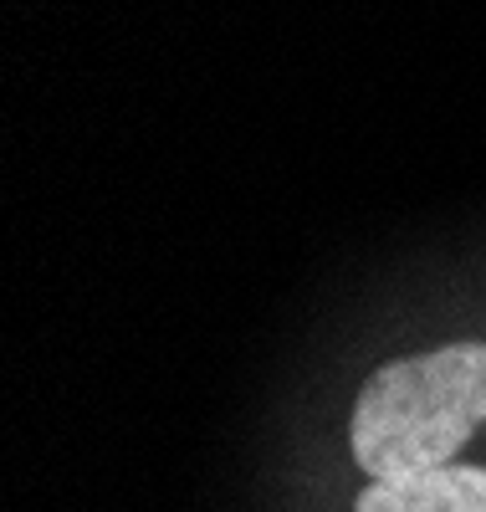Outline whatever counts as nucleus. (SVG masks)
Wrapping results in <instances>:
<instances>
[{"instance_id": "f03ea898", "label": "nucleus", "mask_w": 486, "mask_h": 512, "mask_svg": "<svg viewBox=\"0 0 486 512\" xmlns=\"http://www.w3.org/2000/svg\"><path fill=\"white\" fill-rule=\"evenodd\" d=\"M353 512H486V472L451 461L435 472L374 482L359 492Z\"/></svg>"}, {"instance_id": "f257e3e1", "label": "nucleus", "mask_w": 486, "mask_h": 512, "mask_svg": "<svg viewBox=\"0 0 486 512\" xmlns=\"http://www.w3.org/2000/svg\"><path fill=\"white\" fill-rule=\"evenodd\" d=\"M486 425V344H446L369 374L353 405V461L374 482L451 466Z\"/></svg>"}]
</instances>
